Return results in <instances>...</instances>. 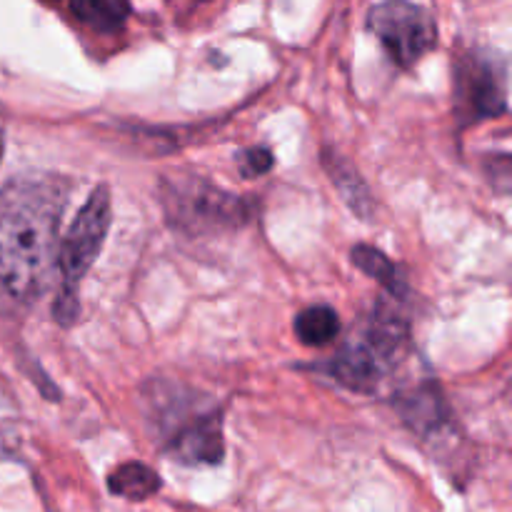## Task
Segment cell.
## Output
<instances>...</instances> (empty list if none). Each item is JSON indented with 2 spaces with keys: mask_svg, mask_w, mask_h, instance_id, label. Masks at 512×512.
I'll return each mask as SVG.
<instances>
[{
  "mask_svg": "<svg viewBox=\"0 0 512 512\" xmlns=\"http://www.w3.org/2000/svg\"><path fill=\"white\" fill-rule=\"evenodd\" d=\"M405 418L410 420L415 430H435L443 420V410L438 408V398L430 390H425V393L410 398V405L405 408Z\"/></svg>",
  "mask_w": 512,
  "mask_h": 512,
  "instance_id": "13",
  "label": "cell"
},
{
  "mask_svg": "<svg viewBox=\"0 0 512 512\" xmlns=\"http://www.w3.org/2000/svg\"><path fill=\"white\" fill-rule=\"evenodd\" d=\"M75 10L100 28H115L128 15V0H75Z\"/></svg>",
  "mask_w": 512,
  "mask_h": 512,
  "instance_id": "12",
  "label": "cell"
},
{
  "mask_svg": "<svg viewBox=\"0 0 512 512\" xmlns=\"http://www.w3.org/2000/svg\"><path fill=\"white\" fill-rule=\"evenodd\" d=\"M0 155H3V130H0Z\"/></svg>",
  "mask_w": 512,
  "mask_h": 512,
  "instance_id": "16",
  "label": "cell"
},
{
  "mask_svg": "<svg viewBox=\"0 0 512 512\" xmlns=\"http://www.w3.org/2000/svg\"><path fill=\"white\" fill-rule=\"evenodd\" d=\"M368 25L400 68L418 63L435 45V20L420 5L408 0H385L368 15Z\"/></svg>",
  "mask_w": 512,
  "mask_h": 512,
  "instance_id": "3",
  "label": "cell"
},
{
  "mask_svg": "<svg viewBox=\"0 0 512 512\" xmlns=\"http://www.w3.org/2000/svg\"><path fill=\"white\" fill-rule=\"evenodd\" d=\"M108 490L125 500H148L160 490V475L145 463H125L108 478Z\"/></svg>",
  "mask_w": 512,
  "mask_h": 512,
  "instance_id": "9",
  "label": "cell"
},
{
  "mask_svg": "<svg viewBox=\"0 0 512 512\" xmlns=\"http://www.w3.org/2000/svg\"><path fill=\"white\" fill-rule=\"evenodd\" d=\"M295 333L305 345L313 348H323V345L333 343L340 333V318L333 308L328 305H313L305 308L295 320Z\"/></svg>",
  "mask_w": 512,
  "mask_h": 512,
  "instance_id": "10",
  "label": "cell"
},
{
  "mask_svg": "<svg viewBox=\"0 0 512 512\" xmlns=\"http://www.w3.org/2000/svg\"><path fill=\"white\" fill-rule=\"evenodd\" d=\"M323 163L330 180H333V185L338 188L340 198L348 203V208L353 210V213H358V218H370V213H373V198H370L368 188H365L358 170H355L348 160L340 158V153H335V150L333 153L325 150Z\"/></svg>",
  "mask_w": 512,
  "mask_h": 512,
  "instance_id": "8",
  "label": "cell"
},
{
  "mask_svg": "<svg viewBox=\"0 0 512 512\" xmlns=\"http://www.w3.org/2000/svg\"><path fill=\"white\" fill-rule=\"evenodd\" d=\"M170 458L185 465H215L223 460V430L218 415H200L168 435Z\"/></svg>",
  "mask_w": 512,
  "mask_h": 512,
  "instance_id": "5",
  "label": "cell"
},
{
  "mask_svg": "<svg viewBox=\"0 0 512 512\" xmlns=\"http://www.w3.org/2000/svg\"><path fill=\"white\" fill-rule=\"evenodd\" d=\"M65 185L58 178H15L0 188V305L28 308L58 265Z\"/></svg>",
  "mask_w": 512,
  "mask_h": 512,
  "instance_id": "1",
  "label": "cell"
},
{
  "mask_svg": "<svg viewBox=\"0 0 512 512\" xmlns=\"http://www.w3.org/2000/svg\"><path fill=\"white\" fill-rule=\"evenodd\" d=\"M460 95L468 100L470 110L478 115H498L505 110L503 70L490 60H470L468 70L460 75Z\"/></svg>",
  "mask_w": 512,
  "mask_h": 512,
  "instance_id": "6",
  "label": "cell"
},
{
  "mask_svg": "<svg viewBox=\"0 0 512 512\" xmlns=\"http://www.w3.org/2000/svg\"><path fill=\"white\" fill-rule=\"evenodd\" d=\"M110 228V195L105 185H100L88 203L80 208L73 228L65 235L58 250V270L63 275L65 290H78V283L88 273L90 265L98 258Z\"/></svg>",
  "mask_w": 512,
  "mask_h": 512,
  "instance_id": "4",
  "label": "cell"
},
{
  "mask_svg": "<svg viewBox=\"0 0 512 512\" xmlns=\"http://www.w3.org/2000/svg\"><path fill=\"white\" fill-rule=\"evenodd\" d=\"M273 168V153L265 148H253L243 153L245 175H263Z\"/></svg>",
  "mask_w": 512,
  "mask_h": 512,
  "instance_id": "15",
  "label": "cell"
},
{
  "mask_svg": "<svg viewBox=\"0 0 512 512\" xmlns=\"http://www.w3.org/2000/svg\"><path fill=\"white\" fill-rule=\"evenodd\" d=\"M53 315L60 325L75 323V318H78V295H75V290H60L53 303Z\"/></svg>",
  "mask_w": 512,
  "mask_h": 512,
  "instance_id": "14",
  "label": "cell"
},
{
  "mask_svg": "<svg viewBox=\"0 0 512 512\" xmlns=\"http://www.w3.org/2000/svg\"><path fill=\"white\" fill-rule=\"evenodd\" d=\"M163 205L170 225L188 235L235 230L250 220V205L243 198L198 178V175L165 178Z\"/></svg>",
  "mask_w": 512,
  "mask_h": 512,
  "instance_id": "2",
  "label": "cell"
},
{
  "mask_svg": "<svg viewBox=\"0 0 512 512\" xmlns=\"http://www.w3.org/2000/svg\"><path fill=\"white\" fill-rule=\"evenodd\" d=\"M385 370H388V365L365 345V340L350 343L330 365L333 378L343 383L345 388L358 390V393H370V390L378 388Z\"/></svg>",
  "mask_w": 512,
  "mask_h": 512,
  "instance_id": "7",
  "label": "cell"
},
{
  "mask_svg": "<svg viewBox=\"0 0 512 512\" xmlns=\"http://www.w3.org/2000/svg\"><path fill=\"white\" fill-rule=\"evenodd\" d=\"M350 260L363 270L365 275H370L373 280H378L383 288L395 290L398 288V275H395V265L385 258L380 250L370 248V245H355L350 250Z\"/></svg>",
  "mask_w": 512,
  "mask_h": 512,
  "instance_id": "11",
  "label": "cell"
}]
</instances>
